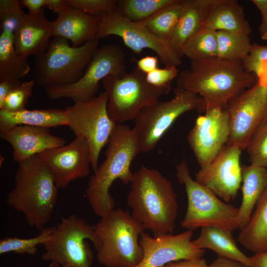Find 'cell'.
<instances>
[{
	"label": "cell",
	"instance_id": "obj_1",
	"mask_svg": "<svg viewBox=\"0 0 267 267\" xmlns=\"http://www.w3.org/2000/svg\"><path fill=\"white\" fill-rule=\"evenodd\" d=\"M257 80L254 74L245 70L242 61L227 60L217 56L190 60L189 68L178 75L177 84L200 96L207 110L217 107L226 109L232 98Z\"/></svg>",
	"mask_w": 267,
	"mask_h": 267
},
{
	"label": "cell",
	"instance_id": "obj_2",
	"mask_svg": "<svg viewBox=\"0 0 267 267\" xmlns=\"http://www.w3.org/2000/svg\"><path fill=\"white\" fill-rule=\"evenodd\" d=\"M127 204L133 218L154 236L173 233L177 195L171 181L158 170L142 165L134 173Z\"/></svg>",
	"mask_w": 267,
	"mask_h": 267
},
{
	"label": "cell",
	"instance_id": "obj_3",
	"mask_svg": "<svg viewBox=\"0 0 267 267\" xmlns=\"http://www.w3.org/2000/svg\"><path fill=\"white\" fill-rule=\"evenodd\" d=\"M107 145L105 158L89 178L86 190L92 211L100 218L115 209L110 186L116 179L125 185L132 182L131 165L141 152L133 128L123 124H116Z\"/></svg>",
	"mask_w": 267,
	"mask_h": 267
},
{
	"label": "cell",
	"instance_id": "obj_4",
	"mask_svg": "<svg viewBox=\"0 0 267 267\" xmlns=\"http://www.w3.org/2000/svg\"><path fill=\"white\" fill-rule=\"evenodd\" d=\"M14 179L7 204L23 214L29 226L41 230L50 221L57 200L58 188L50 171L36 155L19 163Z\"/></svg>",
	"mask_w": 267,
	"mask_h": 267
},
{
	"label": "cell",
	"instance_id": "obj_5",
	"mask_svg": "<svg viewBox=\"0 0 267 267\" xmlns=\"http://www.w3.org/2000/svg\"><path fill=\"white\" fill-rule=\"evenodd\" d=\"M100 244L96 259L105 267H134L141 261L143 249L139 243L142 226L131 214L114 209L94 225Z\"/></svg>",
	"mask_w": 267,
	"mask_h": 267
},
{
	"label": "cell",
	"instance_id": "obj_6",
	"mask_svg": "<svg viewBox=\"0 0 267 267\" xmlns=\"http://www.w3.org/2000/svg\"><path fill=\"white\" fill-rule=\"evenodd\" d=\"M98 47L97 40L75 47L69 45L67 39L54 37L46 51L36 57V84L45 89L75 83L83 75Z\"/></svg>",
	"mask_w": 267,
	"mask_h": 267
},
{
	"label": "cell",
	"instance_id": "obj_7",
	"mask_svg": "<svg viewBox=\"0 0 267 267\" xmlns=\"http://www.w3.org/2000/svg\"><path fill=\"white\" fill-rule=\"evenodd\" d=\"M176 176L183 184L187 198L185 215L181 225L193 230L215 226L233 231L238 229L239 208L222 201L208 188L193 180L185 158L176 166Z\"/></svg>",
	"mask_w": 267,
	"mask_h": 267
},
{
	"label": "cell",
	"instance_id": "obj_8",
	"mask_svg": "<svg viewBox=\"0 0 267 267\" xmlns=\"http://www.w3.org/2000/svg\"><path fill=\"white\" fill-rule=\"evenodd\" d=\"M192 110L205 112L203 99L178 84L171 99L158 100L143 108L134 120L133 128L141 152L153 150L174 122L182 114Z\"/></svg>",
	"mask_w": 267,
	"mask_h": 267
},
{
	"label": "cell",
	"instance_id": "obj_9",
	"mask_svg": "<svg viewBox=\"0 0 267 267\" xmlns=\"http://www.w3.org/2000/svg\"><path fill=\"white\" fill-rule=\"evenodd\" d=\"M86 239L90 240L96 249L100 246L94 226L75 215L62 218L43 245L45 251L42 259L62 267H90L93 254Z\"/></svg>",
	"mask_w": 267,
	"mask_h": 267
},
{
	"label": "cell",
	"instance_id": "obj_10",
	"mask_svg": "<svg viewBox=\"0 0 267 267\" xmlns=\"http://www.w3.org/2000/svg\"><path fill=\"white\" fill-rule=\"evenodd\" d=\"M102 82L108 95V113L116 124L134 120L143 108L169 93L171 88L149 84L137 68L122 76H107Z\"/></svg>",
	"mask_w": 267,
	"mask_h": 267
},
{
	"label": "cell",
	"instance_id": "obj_11",
	"mask_svg": "<svg viewBox=\"0 0 267 267\" xmlns=\"http://www.w3.org/2000/svg\"><path fill=\"white\" fill-rule=\"evenodd\" d=\"M108 93L104 90L91 99L74 102L65 109L70 130L88 144L94 172L98 167L100 151L107 144L116 124L108 115Z\"/></svg>",
	"mask_w": 267,
	"mask_h": 267
},
{
	"label": "cell",
	"instance_id": "obj_12",
	"mask_svg": "<svg viewBox=\"0 0 267 267\" xmlns=\"http://www.w3.org/2000/svg\"><path fill=\"white\" fill-rule=\"evenodd\" d=\"M125 59L123 50L117 44L98 47L77 82L62 87L47 88L46 94L51 100L68 98L76 102L91 99L96 96L100 81L109 76H122L127 73Z\"/></svg>",
	"mask_w": 267,
	"mask_h": 267
},
{
	"label": "cell",
	"instance_id": "obj_13",
	"mask_svg": "<svg viewBox=\"0 0 267 267\" xmlns=\"http://www.w3.org/2000/svg\"><path fill=\"white\" fill-rule=\"evenodd\" d=\"M226 111L230 133L227 145L247 149L253 137L267 122V86L255 84L232 98Z\"/></svg>",
	"mask_w": 267,
	"mask_h": 267
},
{
	"label": "cell",
	"instance_id": "obj_14",
	"mask_svg": "<svg viewBox=\"0 0 267 267\" xmlns=\"http://www.w3.org/2000/svg\"><path fill=\"white\" fill-rule=\"evenodd\" d=\"M114 35L119 37L126 46L138 54L145 49L154 51L162 64L178 66L181 57L165 40L158 37L139 22H134L123 17L118 10L100 18L96 39Z\"/></svg>",
	"mask_w": 267,
	"mask_h": 267
},
{
	"label": "cell",
	"instance_id": "obj_15",
	"mask_svg": "<svg viewBox=\"0 0 267 267\" xmlns=\"http://www.w3.org/2000/svg\"><path fill=\"white\" fill-rule=\"evenodd\" d=\"M241 150L226 144L210 162L201 167L196 180L226 202L236 196L242 182Z\"/></svg>",
	"mask_w": 267,
	"mask_h": 267
},
{
	"label": "cell",
	"instance_id": "obj_16",
	"mask_svg": "<svg viewBox=\"0 0 267 267\" xmlns=\"http://www.w3.org/2000/svg\"><path fill=\"white\" fill-rule=\"evenodd\" d=\"M229 133L226 109H209L197 118L187 139L200 167L210 162L221 151L226 144Z\"/></svg>",
	"mask_w": 267,
	"mask_h": 267
},
{
	"label": "cell",
	"instance_id": "obj_17",
	"mask_svg": "<svg viewBox=\"0 0 267 267\" xmlns=\"http://www.w3.org/2000/svg\"><path fill=\"white\" fill-rule=\"evenodd\" d=\"M193 230L174 235L163 234L151 236L142 232L139 243L143 251L140 262L134 267H162L183 259L201 258L205 250L195 246L191 240Z\"/></svg>",
	"mask_w": 267,
	"mask_h": 267
},
{
	"label": "cell",
	"instance_id": "obj_18",
	"mask_svg": "<svg viewBox=\"0 0 267 267\" xmlns=\"http://www.w3.org/2000/svg\"><path fill=\"white\" fill-rule=\"evenodd\" d=\"M47 166L58 189L71 182L87 177L90 173L91 160L87 141L79 137L70 143L38 154Z\"/></svg>",
	"mask_w": 267,
	"mask_h": 267
},
{
	"label": "cell",
	"instance_id": "obj_19",
	"mask_svg": "<svg viewBox=\"0 0 267 267\" xmlns=\"http://www.w3.org/2000/svg\"><path fill=\"white\" fill-rule=\"evenodd\" d=\"M49 128L17 126L0 132L1 139L12 147V157L19 163L42 152L65 145V140L52 134Z\"/></svg>",
	"mask_w": 267,
	"mask_h": 267
},
{
	"label": "cell",
	"instance_id": "obj_20",
	"mask_svg": "<svg viewBox=\"0 0 267 267\" xmlns=\"http://www.w3.org/2000/svg\"><path fill=\"white\" fill-rule=\"evenodd\" d=\"M53 36L52 21L47 20L44 9L34 14H27L13 34L17 52L26 58L39 56L47 49Z\"/></svg>",
	"mask_w": 267,
	"mask_h": 267
},
{
	"label": "cell",
	"instance_id": "obj_21",
	"mask_svg": "<svg viewBox=\"0 0 267 267\" xmlns=\"http://www.w3.org/2000/svg\"><path fill=\"white\" fill-rule=\"evenodd\" d=\"M100 19L68 6L52 21L53 37L66 39L71 42L72 46L78 47L89 41L96 40Z\"/></svg>",
	"mask_w": 267,
	"mask_h": 267
},
{
	"label": "cell",
	"instance_id": "obj_22",
	"mask_svg": "<svg viewBox=\"0 0 267 267\" xmlns=\"http://www.w3.org/2000/svg\"><path fill=\"white\" fill-rule=\"evenodd\" d=\"M215 0H184L181 15L167 42L181 57L185 45L203 27Z\"/></svg>",
	"mask_w": 267,
	"mask_h": 267
},
{
	"label": "cell",
	"instance_id": "obj_23",
	"mask_svg": "<svg viewBox=\"0 0 267 267\" xmlns=\"http://www.w3.org/2000/svg\"><path fill=\"white\" fill-rule=\"evenodd\" d=\"M203 27L249 35L252 28L243 8L235 0H215L204 20Z\"/></svg>",
	"mask_w": 267,
	"mask_h": 267
},
{
	"label": "cell",
	"instance_id": "obj_24",
	"mask_svg": "<svg viewBox=\"0 0 267 267\" xmlns=\"http://www.w3.org/2000/svg\"><path fill=\"white\" fill-rule=\"evenodd\" d=\"M242 199L237 217L238 229L249 222L255 207L267 186V168L253 164L242 167Z\"/></svg>",
	"mask_w": 267,
	"mask_h": 267
},
{
	"label": "cell",
	"instance_id": "obj_25",
	"mask_svg": "<svg viewBox=\"0 0 267 267\" xmlns=\"http://www.w3.org/2000/svg\"><path fill=\"white\" fill-rule=\"evenodd\" d=\"M17 126L50 128L68 126L65 110L55 108L24 110L10 112L0 110V132Z\"/></svg>",
	"mask_w": 267,
	"mask_h": 267
},
{
	"label": "cell",
	"instance_id": "obj_26",
	"mask_svg": "<svg viewBox=\"0 0 267 267\" xmlns=\"http://www.w3.org/2000/svg\"><path fill=\"white\" fill-rule=\"evenodd\" d=\"M232 232L215 226L204 227L201 228L199 236L192 242L199 248L214 251L218 256L235 260L252 267L251 257L239 249Z\"/></svg>",
	"mask_w": 267,
	"mask_h": 267
},
{
	"label": "cell",
	"instance_id": "obj_27",
	"mask_svg": "<svg viewBox=\"0 0 267 267\" xmlns=\"http://www.w3.org/2000/svg\"><path fill=\"white\" fill-rule=\"evenodd\" d=\"M238 241L254 254L267 251V186L259 199L249 222L240 230Z\"/></svg>",
	"mask_w": 267,
	"mask_h": 267
},
{
	"label": "cell",
	"instance_id": "obj_28",
	"mask_svg": "<svg viewBox=\"0 0 267 267\" xmlns=\"http://www.w3.org/2000/svg\"><path fill=\"white\" fill-rule=\"evenodd\" d=\"M31 70L27 58L18 54L13 44V34L1 32L0 35V80H19Z\"/></svg>",
	"mask_w": 267,
	"mask_h": 267
},
{
	"label": "cell",
	"instance_id": "obj_29",
	"mask_svg": "<svg viewBox=\"0 0 267 267\" xmlns=\"http://www.w3.org/2000/svg\"><path fill=\"white\" fill-rule=\"evenodd\" d=\"M184 0H175L139 22L153 34L167 42L181 15Z\"/></svg>",
	"mask_w": 267,
	"mask_h": 267
},
{
	"label": "cell",
	"instance_id": "obj_30",
	"mask_svg": "<svg viewBox=\"0 0 267 267\" xmlns=\"http://www.w3.org/2000/svg\"><path fill=\"white\" fill-rule=\"evenodd\" d=\"M217 57L231 61H243L251 47L249 35L225 31H217Z\"/></svg>",
	"mask_w": 267,
	"mask_h": 267
},
{
	"label": "cell",
	"instance_id": "obj_31",
	"mask_svg": "<svg viewBox=\"0 0 267 267\" xmlns=\"http://www.w3.org/2000/svg\"><path fill=\"white\" fill-rule=\"evenodd\" d=\"M217 31L203 27L187 42L182 55L190 60H201L217 56Z\"/></svg>",
	"mask_w": 267,
	"mask_h": 267
},
{
	"label": "cell",
	"instance_id": "obj_32",
	"mask_svg": "<svg viewBox=\"0 0 267 267\" xmlns=\"http://www.w3.org/2000/svg\"><path fill=\"white\" fill-rule=\"evenodd\" d=\"M175 0H119L118 11L124 18L140 22Z\"/></svg>",
	"mask_w": 267,
	"mask_h": 267
},
{
	"label": "cell",
	"instance_id": "obj_33",
	"mask_svg": "<svg viewBox=\"0 0 267 267\" xmlns=\"http://www.w3.org/2000/svg\"><path fill=\"white\" fill-rule=\"evenodd\" d=\"M54 227H44L40 230L37 236L30 238L5 237L0 240V254L14 253L34 255L37 252V247L43 245L49 238Z\"/></svg>",
	"mask_w": 267,
	"mask_h": 267
},
{
	"label": "cell",
	"instance_id": "obj_34",
	"mask_svg": "<svg viewBox=\"0 0 267 267\" xmlns=\"http://www.w3.org/2000/svg\"><path fill=\"white\" fill-rule=\"evenodd\" d=\"M27 13L17 0H0V23L1 32L13 34L22 22Z\"/></svg>",
	"mask_w": 267,
	"mask_h": 267
},
{
	"label": "cell",
	"instance_id": "obj_35",
	"mask_svg": "<svg viewBox=\"0 0 267 267\" xmlns=\"http://www.w3.org/2000/svg\"><path fill=\"white\" fill-rule=\"evenodd\" d=\"M35 84L34 79L21 83L6 96L0 110L14 112L26 109L25 106L32 95Z\"/></svg>",
	"mask_w": 267,
	"mask_h": 267
},
{
	"label": "cell",
	"instance_id": "obj_36",
	"mask_svg": "<svg viewBox=\"0 0 267 267\" xmlns=\"http://www.w3.org/2000/svg\"><path fill=\"white\" fill-rule=\"evenodd\" d=\"M65 2L70 7L100 18L118 9L116 0H65Z\"/></svg>",
	"mask_w": 267,
	"mask_h": 267
},
{
	"label": "cell",
	"instance_id": "obj_37",
	"mask_svg": "<svg viewBox=\"0 0 267 267\" xmlns=\"http://www.w3.org/2000/svg\"><path fill=\"white\" fill-rule=\"evenodd\" d=\"M251 164L267 168V122L259 129L247 148Z\"/></svg>",
	"mask_w": 267,
	"mask_h": 267
},
{
	"label": "cell",
	"instance_id": "obj_38",
	"mask_svg": "<svg viewBox=\"0 0 267 267\" xmlns=\"http://www.w3.org/2000/svg\"><path fill=\"white\" fill-rule=\"evenodd\" d=\"M242 63L245 70L254 74L258 79L262 69L267 64V45L252 44L249 54L242 61Z\"/></svg>",
	"mask_w": 267,
	"mask_h": 267
},
{
	"label": "cell",
	"instance_id": "obj_39",
	"mask_svg": "<svg viewBox=\"0 0 267 267\" xmlns=\"http://www.w3.org/2000/svg\"><path fill=\"white\" fill-rule=\"evenodd\" d=\"M178 74L177 66L166 65L163 68H157L146 74L145 80L148 83L156 87H171V82Z\"/></svg>",
	"mask_w": 267,
	"mask_h": 267
},
{
	"label": "cell",
	"instance_id": "obj_40",
	"mask_svg": "<svg viewBox=\"0 0 267 267\" xmlns=\"http://www.w3.org/2000/svg\"><path fill=\"white\" fill-rule=\"evenodd\" d=\"M252 1L260 11L261 22L259 26L261 38L267 40V0H253Z\"/></svg>",
	"mask_w": 267,
	"mask_h": 267
},
{
	"label": "cell",
	"instance_id": "obj_41",
	"mask_svg": "<svg viewBox=\"0 0 267 267\" xmlns=\"http://www.w3.org/2000/svg\"><path fill=\"white\" fill-rule=\"evenodd\" d=\"M135 61L137 64L136 68L146 75L158 68V57L147 55Z\"/></svg>",
	"mask_w": 267,
	"mask_h": 267
},
{
	"label": "cell",
	"instance_id": "obj_42",
	"mask_svg": "<svg viewBox=\"0 0 267 267\" xmlns=\"http://www.w3.org/2000/svg\"><path fill=\"white\" fill-rule=\"evenodd\" d=\"M20 84L19 80H0V109L1 108L6 96Z\"/></svg>",
	"mask_w": 267,
	"mask_h": 267
},
{
	"label": "cell",
	"instance_id": "obj_43",
	"mask_svg": "<svg viewBox=\"0 0 267 267\" xmlns=\"http://www.w3.org/2000/svg\"><path fill=\"white\" fill-rule=\"evenodd\" d=\"M162 267H209L206 261L201 258L183 259L171 262Z\"/></svg>",
	"mask_w": 267,
	"mask_h": 267
},
{
	"label": "cell",
	"instance_id": "obj_44",
	"mask_svg": "<svg viewBox=\"0 0 267 267\" xmlns=\"http://www.w3.org/2000/svg\"><path fill=\"white\" fill-rule=\"evenodd\" d=\"M209 267H252L239 261L218 256Z\"/></svg>",
	"mask_w": 267,
	"mask_h": 267
},
{
	"label": "cell",
	"instance_id": "obj_45",
	"mask_svg": "<svg viewBox=\"0 0 267 267\" xmlns=\"http://www.w3.org/2000/svg\"><path fill=\"white\" fill-rule=\"evenodd\" d=\"M21 6L27 7L29 14H36L44 9L45 0H18Z\"/></svg>",
	"mask_w": 267,
	"mask_h": 267
},
{
	"label": "cell",
	"instance_id": "obj_46",
	"mask_svg": "<svg viewBox=\"0 0 267 267\" xmlns=\"http://www.w3.org/2000/svg\"><path fill=\"white\" fill-rule=\"evenodd\" d=\"M45 7L58 14L66 9L68 5L65 0H45Z\"/></svg>",
	"mask_w": 267,
	"mask_h": 267
},
{
	"label": "cell",
	"instance_id": "obj_47",
	"mask_svg": "<svg viewBox=\"0 0 267 267\" xmlns=\"http://www.w3.org/2000/svg\"><path fill=\"white\" fill-rule=\"evenodd\" d=\"M252 267H267V251L251 257Z\"/></svg>",
	"mask_w": 267,
	"mask_h": 267
},
{
	"label": "cell",
	"instance_id": "obj_48",
	"mask_svg": "<svg viewBox=\"0 0 267 267\" xmlns=\"http://www.w3.org/2000/svg\"><path fill=\"white\" fill-rule=\"evenodd\" d=\"M47 267H62L55 262H50V264H49Z\"/></svg>",
	"mask_w": 267,
	"mask_h": 267
},
{
	"label": "cell",
	"instance_id": "obj_49",
	"mask_svg": "<svg viewBox=\"0 0 267 267\" xmlns=\"http://www.w3.org/2000/svg\"></svg>",
	"mask_w": 267,
	"mask_h": 267
}]
</instances>
